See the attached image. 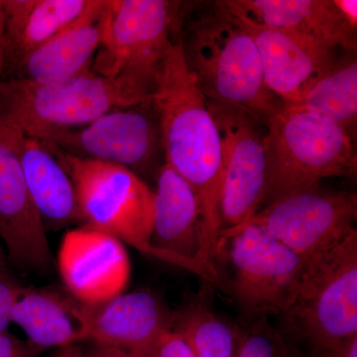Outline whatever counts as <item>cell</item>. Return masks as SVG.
<instances>
[{
    "mask_svg": "<svg viewBox=\"0 0 357 357\" xmlns=\"http://www.w3.org/2000/svg\"><path fill=\"white\" fill-rule=\"evenodd\" d=\"M151 102L158 115L165 163L197 195L206 244L215 262L222 232V142L206 96L185 64L180 35L162 67Z\"/></svg>",
    "mask_w": 357,
    "mask_h": 357,
    "instance_id": "6da1fadb",
    "label": "cell"
},
{
    "mask_svg": "<svg viewBox=\"0 0 357 357\" xmlns=\"http://www.w3.org/2000/svg\"><path fill=\"white\" fill-rule=\"evenodd\" d=\"M184 4L180 39L188 69L208 100L267 122L283 109L268 89L255 41L222 2Z\"/></svg>",
    "mask_w": 357,
    "mask_h": 357,
    "instance_id": "7a4b0ae2",
    "label": "cell"
},
{
    "mask_svg": "<svg viewBox=\"0 0 357 357\" xmlns=\"http://www.w3.org/2000/svg\"><path fill=\"white\" fill-rule=\"evenodd\" d=\"M266 128L265 206L319 185L323 178L356 177L351 135L335 122L285 103Z\"/></svg>",
    "mask_w": 357,
    "mask_h": 357,
    "instance_id": "3957f363",
    "label": "cell"
},
{
    "mask_svg": "<svg viewBox=\"0 0 357 357\" xmlns=\"http://www.w3.org/2000/svg\"><path fill=\"white\" fill-rule=\"evenodd\" d=\"M185 2L107 0L105 32L91 65L121 79L142 102H151L169 52L180 35Z\"/></svg>",
    "mask_w": 357,
    "mask_h": 357,
    "instance_id": "277c9868",
    "label": "cell"
},
{
    "mask_svg": "<svg viewBox=\"0 0 357 357\" xmlns=\"http://www.w3.org/2000/svg\"><path fill=\"white\" fill-rule=\"evenodd\" d=\"M143 103L121 79L98 76L91 68L59 83L0 81V122L41 141Z\"/></svg>",
    "mask_w": 357,
    "mask_h": 357,
    "instance_id": "5b68a950",
    "label": "cell"
},
{
    "mask_svg": "<svg viewBox=\"0 0 357 357\" xmlns=\"http://www.w3.org/2000/svg\"><path fill=\"white\" fill-rule=\"evenodd\" d=\"M281 318L279 332L310 351L357 335V230L307 260L297 297Z\"/></svg>",
    "mask_w": 357,
    "mask_h": 357,
    "instance_id": "8992f818",
    "label": "cell"
},
{
    "mask_svg": "<svg viewBox=\"0 0 357 357\" xmlns=\"http://www.w3.org/2000/svg\"><path fill=\"white\" fill-rule=\"evenodd\" d=\"M46 144L72 178L84 225L167 262L151 244L153 192L138 174L117 164L77 158Z\"/></svg>",
    "mask_w": 357,
    "mask_h": 357,
    "instance_id": "52a82bcc",
    "label": "cell"
},
{
    "mask_svg": "<svg viewBox=\"0 0 357 357\" xmlns=\"http://www.w3.org/2000/svg\"><path fill=\"white\" fill-rule=\"evenodd\" d=\"M222 245H227L231 265L230 287L246 314L281 316L292 306L306 260L255 223L222 234Z\"/></svg>",
    "mask_w": 357,
    "mask_h": 357,
    "instance_id": "ba28073f",
    "label": "cell"
},
{
    "mask_svg": "<svg viewBox=\"0 0 357 357\" xmlns=\"http://www.w3.org/2000/svg\"><path fill=\"white\" fill-rule=\"evenodd\" d=\"M206 103L222 142V236L245 225L264 204L267 184L265 135L259 128L262 123L248 112L208 98Z\"/></svg>",
    "mask_w": 357,
    "mask_h": 357,
    "instance_id": "9c48e42d",
    "label": "cell"
},
{
    "mask_svg": "<svg viewBox=\"0 0 357 357\" xmlns=\"http://www.w3.org/2000/svg\"><path fill=\"white\" fill-rule=\"evenodd\" d=\"M357 198L319 185L275 199L246 223H255L307 260L342 243L356 229Z\"/></svg>",
    "mask_w": 357,
    "mask_h": 357,
    "instance_id": "30bf717a",
    "label": "cell"
},
{
    "mask_svg": "<svg viewBox=\"0 0 357 357\" xmlns=\"http://www.w3.org/2000/svg\"><path fill=\"white\" fill-rule=\"evenodd\" d=\"M44 142L70 156L117 164L136 174L149 168L162 148L152 102L112 110L83 129L54 134Z\"/></svg>",
    "mask_w": 357,
    "mask_h": 357,
    "instance_id": "8fae6325",
    "label": "cell"
},
{
    "mask_svg": "<svg viewBox=\"0 0 357 357\" xmlns=\"http://www.w3.org/2000/svg\"><path fill=\"white\" fill-rule=\"evenodd\" d=\"M22 139L20 129L0 122V237L9 261L27 271L49 273L55 259L23 176Z\"/></svg>",
    "mask_w": 357,
    "mask_h": 357,
    "instance_id": "7c38bea8",
    "label": "cell"
},
{
    "mask_svg": "<svg viewBox=\"0 0 357 357\" xmlns=\"http://www.w3.org/2000/svg\"><path fill=\"white\" fill-rule=\"evenodd\" d=\"M151 244L170 264L199 275L208 283L222 282L206 244L197 195L166 163L159 169L153 192Z\"/></svg>",
    "mask_w": 357,
    "mask_h": 357,
    "instance_id": "4fadbf2b",
    "label": "cell"
},
{
    "mask_svg": "<svg viewBox=\"0 0 357 357\" xmlns=\"http://www.w3.org/2000/svg\"><path fill=\"white\" fill-rule=\"evenodd\" d=\"M57 267L68 293L86 305L121 295L130 280V259L123 243L86 225L66 232Z\"/></svg>",
    "mask_w": 357,
    "mask_h": 357,
    "instance_id": "5bb4252c",
    "label": "cell"
},
{
    "mask_svg": "<svg viewBox=\"0 0 357 357\" xmlns=\"http://www.w3.org/2000/svg\"><path fill=\"white\" fill-rule=\"evenodd\" d=\"M82 304L86 340L130 357H147L162 335L173 330L175 312L148 291L122 293L98 304Z\"/></svg>",
    "mask_w": 357,
    "mask_h": 357,
    "instance_id": "9a60e30c",
    "label": "cell"
},
{
    "mask_svg": "<svg viewBox=\"0 0 357 357\" xmlns=\"http://www.w3.org/2000/svg\"><path fill=\"white\" fill-rule=\"evenodd\" d=\"M231 14L255 41L268 89L284 103L302 102L312 86L337 63L335 49Z\"/></svg>",
    "mask_w": 357,
    "mask_h": 357,
    "instance_id": "2e32d148",
    "label": "cell"
},
{
    "mask_svg": "<svg viewBox=\"0 0 357 357\" xmlns=\"http://www.w3.org/2000/svg\"><path fill=\"white\" fill-rule=\"evenodd\" d=\"M107 0H91L88 8L23 59L2 81L52 84L91 68L105 32Z\"/></svg>",
    "mask_w": 357,
    "mask_h": 357,
    "instance_id": "e0dca14e",
    "label": "cell"
},
{
    "mask_svg": "<svg viewBox=\"0 0 357 357\" xmlns=\"http://www.w3.org/2000/svg\"><path fill=\"white\" fill-rule=\"evenodd\" d=\"M231 13L312 43L356 50V28L338 11L333 0H225Z\"/></svg>",
    "mask_w": 357,
    "mask_h": 357,
    "instance_id": "ac0fdd59",
    "label": "cell"
},
{
    "mask_svg": "<svg viewBox=\"0 0 357 357\" xmlns=\"http://www.w3.org/2000/svg\"><path fill=\"white\" fill-rule=\"evenodd\" d=\"M91 0H0V81L16 65L88 8Z\"/></svg>",
    "mask_w": 357,
    "mask_h": 357,
    "instance_id": "d6986e66",
    "label": "cell"
},
{
    "mask_svg": "<svg viewBox=\"0 0 357 357\" xmlns=\"http://www.w3.org/2000/svg\"><path fill=\"white\" fill-rule=\"evenodd\" d=\"M21 168L45 229L83 222L72 178L44 141L23 135Z\"/></svg>",
    "mask_w": 357,
    "mask_h": 357,
    "instance_id": "ffe728a7",
    "label": "cell"
},
{
    "mask_svg": "<svg viewBox=\"0 0 357 357\" xmlns=\"http://www.w3.org/2000/svg\"><path fill=\"white\" fill-rule=\"evenodd\" d=\"M13 323L22 328L29 344L42 351L86 340L82 304L69 293L23 288L13 307Z\"/></svg>",
    "mask_w": 357,
    "mask_h": 357,
    "instance_id": "44dd1931",
    "label": "cell"
},
{
    "mask_svg": "<svg viewBox=\"0 0 357 357\" xmlns=\"http://www.w3.org/2000/svg\"><path fill=\"white\" fill-rule=\"evenodd\" d=\"M354 52L319 79L298 107L335 122L349 132L357 119V61Z\"/></svg>",
    "mask_w": 357,
    "mask_h": 357,
    "instance_id": "7402d4cb",
    "label": "cell"
},
{
    "mask_svg": "<svg viewBox=\"0 0 357 357\" xmlns=\"http://www.w3.org/2000/svg\"><path fill=\"white\" fill-rule=\"evenodd\" d=\"M173 331L184 338L195 357H234L241 337L202 299L175 312Z\"/></svg>",
    "mask_w": 357,
    "mask_h": 357,
    "instance_id": "603a6c76",
    "label": "cell"
},
{
    "mask_svg": "<svg viewBox=\"0 0 357 357\" xmlns=\"http://www.w3.org/2000/svg\"><path fill=\"white\" fill-rule=\"evenodd\" d=\"M234 357H303L279 331L268 325L265 317L239 337Z\"/></svg>",
    "mask_w": 357,
    "mask_h": 357,
    "instance_id": "cb8c5ba5",
    "label": "cell"
},
{
    "mask_svg": "<svg viewBox=\"0 0 357 357\" xmlns=\"http://www.w3.org/2000/svg\"><path fill=\"white\" fill-rule=\"evenodd\" d=\"M23 287L10 278L0 279V333L7 332L13 323V311Z\"/></svg>",
    "mask_w": 357,
    "mask_h": 357,
    "instance_id": "d4e9b609",
    "label": "cell"
},
{
    "mask_svg": "<svg viewBox=\"0 0 357 357\" xmlns=\"http://www.w3.org/2000/svg\"><path fill=\"white\" fill-rule=\"evenodd\" d=\"M147 357H195V356L184 338L172 330L160 337Z\"/></svg>",
    "mask_w": 357,
    "mask_h": 357,
    "instance_id": "484cf974",
    "label": "cell"
},
{
    "mask_svg": "<svg viewBox=\"0 0 357 357\" xmlns=\"http://www.w3.org/2000/svg\"><path fill=\"white\" fill-rule=\"evenodd\" d=\"M42 351L10 333H0V357H36Z\"/></svg>",
    "mask_w": 357,
    "mask_h": 357,
    "instance_id": "4316f807",
    "label": "cell"
},
{
    "mask_svg": "<svg viewBox=\"0 0 357 357\" xmlns=\"http://www.w3.org/2000/svg\"><path fill=\"white\" fill-rule=\"evenodd\" d=\"M309 357H357V335L345 337L324 349L310 351Z\"/></svg>",
    "mask_w": 357,
    "mask_h": 357,
    "instance_id": "83f0119b",
    "label": "cell"
},
{
    "mask_svg": "<svg viewBox=\"0 0 357 357\" xmlns=\"http://www.w3.org/2000/svg\"><path fill=\"white\" fill-rule=\"evenodd\" d=\"M338 11L352 27H357V1L356 0H333Z\"/></svg>",
    "mask_w": 357,
    "mask_h": 357,
    "instance_id": "f1b7e54d",
    "label": "cell"
},
{
    "mask_svg": "<svg viewBox=\"0 0 357 357\" xmlns=\"http://www.w3.org/2000/svg\"><path fill=\"white\" fill-rule=\"evenodd\" d=\"M84 354L86 357H130L119 349L98 344H93L89 351Z\"/></svg>",
    "mask_w": 357,
    "mask_h": 357,
    "instance_id": "f546056e",
    "label": "cell"
},
{
    "mask_svg": "<svg viewBox=\"0 0 357 357\" xmlns=\"http://www.w3.org/2000/svg\"><path fill=\"white\" fill-rule=\"evenodd\" d=\"M54 357H86V354L81 347L77 344L67 345V347H60L56 352Z\"/></svg>",
    "mask_w": 357,
    "mask_h": 357,
    "instance_id": "4dcf8cb0",
    "label": "cell"
},
{
    "mask_svg": "<svg viewBox=\"0 0 357 357\" xmlns=\"http://www.w3.org/2000/svg\"><path fill=\"white\" fill-rule=\"evenodd\" d=\"M7 258L3 251L0 249V279L10 278V274L8 271V264H7Z\"/></svg>",
    "mask_w": 357,
    "mask_h": 357,
    "instance_id": "1f68e13d",
    "label": "cell"
},
{
    "mask_svg": "<svg viewBox=\"0 0 357 357\" xmlns=\"http://www.w3.org/2000/svg\"><path fill=\"white\" fill-rule=\"evenodd\" d=\"M1 51H2V24H1V8H0V75H1Z\"/></svg>",
    "mask_w": 357,
    "mask_h": 357,
    "instance_id": "d6a6232c",
    "label": "cell"
}]
</instances>
